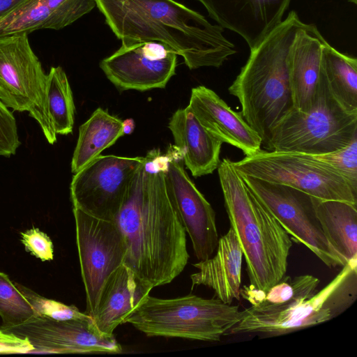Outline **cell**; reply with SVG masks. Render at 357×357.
<instances>
[{"label": "cell", "mask_w": 357, "mask_h": 357, "mask_svg": "<svg viewBox=\"0 0 357 357\" xmlns=\"http://www.w3.org/2000/svg\"><path fill=\"white\" fill-rule=\"evenodd\" d=\"M232 165L241 175L287 185L319 199L357 205V190L314 155L259 149L238 161H232Z\"/></svg>", "instance_id": "8"}, {"label": "cell", "mask_w": 357, "mask_h": 357, "mask_svg": "<svg viewBox=\"0 0 357 357\" xmlns=\"http://www.w3.org/2000/svg\"><path fill=\"white\" fill-rule=\"evenodd\" d=\"M357 298V259L347 262L323 289L283 304L256 303L242 310L226 335L275 337L327 322L344 312Z\"/></svg>", "instance_id": "5"}, {"label": "cell", "mask_w": 357, "mask_h": 357, "mask_svg": "<svg viewBox=\"0 0 357 357\" xmlns=\"http://www.w3.org/2000/svg\"><path fill=\"white\" fill-rule=\"evenodd\" d=\"M177 55L163 43L141 42L121 45L100 67L119 91L163 89L175 75Z\"/></svg>", "instance_id": "15"}, {"label": "cell", "mask_w": 357, "mask_h": 357, "mask_svg": "<svg viewBox=\"0 0 357 357\" xmlns=\"http://www.w3.org/2000/svg\"><path fill=\"white\" fill-rule=\"evenodd\" d=\"M347 1H349V2H351V3H354V4L357 3V0H347Z\"/></svg>", "instance_id": "37"}, {"label": "cell", "mask_w": 357, "mask_h": 357, "mask_svg": "<svg viewBox=\"0 0 357 357\" xmlns=\"http://www.w3.org/2000/svg\"><path fill=\"white\" fill-rule=\"evenodd\" d=\"M218 172L225 207L243 257L250 285L266 292L286 275L291 239L266 206L224 158Z\"/></svg>", "instance_id": "4"}, {"label": "cell", "mask_w": 357, "mask_h": 357, "mask_svg": "<svg viewBox=\"0 0 357 357\" xmlns=\"http://www.w3.org/2000/svg\"><path fill=\"white\" fill-rule=\"evenodd\" d=\"M199 123L213 137L241 149L245 155L259 149L262 140L245 121L213 90L198 86L192 89L187 107Z\"/></svg>", "instance_id": "17"}, {"label": "cell", "mask_w": 357, "mask_h": 357, "mask_svg": "<svg viewBox=\"0 0 357 357\" xmlns=\"http://www.w3.org/2000/svg\"><path fill=\"white\" fill-rule=\"evenodd\" d=\"M243 315L238 305L190 294L162 299L149 296L127 319L149 337L218 342Z\"/></svg>", "instance_id": "6"}, {"label": "cell", "mask_w": 357, "mask_h": 357, "mask_svg": "<svg viewBox=\"0 0 357 357\" xmlns=\"http://www.w3.org/2000/svg\"><path fill=\"white\" fill-rule=\"evenodd\" d=\"M167 153L164 178L168 197L191 240L196 258L205 260L215 251L219 240L215 211L185 172L181 152L171 144Z\"/></svg>", "instance_id": "13"}, {"label": "cell", "mask_w": 357, "mask_h": 357, "mask_svg": "<svg viewBox=\"0 0 357 357\" xmlns=\"http://www.w3.org/2000/svg\"><path fill=\"white\" fill-rule=\"evenodd\" d=\"M47 80L27 33L0 36V100L8 108L34 119L43 105Z\"/></svg>", "instance_id": "12"}, {"label": "cell", "mask_w": 357, "mask_h": 357, "mask_svg": "<svg viewBox=\"0 0 357 357\" xmlns=\"http://www.w3.org/2000/svg\"><path fill=\"white\" fill-rule=\"evenodd\" d=\"M305 25L294 10L254 48L229 87L241 105V114L265 146L272 130L294 108L289 77V54Z\"/></svg>", "instance_id": "3"}, {"label": "cell", "mask_w": 357, "mask_h": 357, "mask_svg": "<svg viewBox=\"0 0 357 357\" xmlns=\"http://www.w3.org/2000/svg\"><path fill=\"white\" fill-rule=\"evenodd\" d=\"M135 128V122L132 119H127L123 121V135H130Z\"/></svg>", "instance_id": "36"}, {"label": "cell", "mask_w": 357, "mask_h": 357, "mask_svg": "<svg viewBox=\"0 0 357 357\" xmlns=\"http://www.w3.org/2000/svg\"><path fill=\"white\" fill-rule=\"evenodd\" d=\"M317 219L333 250L347 263L357 259V205L312 197Z\"/></svg>", "instance_id": "23"}, {"label": "cell", "mask_w": 357, "mask_h": 357, "mask_svg": "<svg viewBox=\"0 0 357 357\" xmlns=\"http://www.w3.org/2000/svg\"><path fill=\"white\" fill-rule=\"evenodd\" d=\"M321 72L337 101L346 110L357 112V59L341 53L326 41Z\"/></svg>", "instance_id": "25"}, {"label": "cell", "mask_w": 357, "mask_h": 357, "mask_svg": "<svg viewBox=\"0 0 357 357\" xmlns=\"http://www.w3.org/2000/svg\"><path fill=\"white\" fill-rule=\"evenodd\" d=\"M314 155L334 169L357 190V137L342 149Z\"/></svg>", "instance_id": "31"}, {"label": "cell", "mask_w": 357, "mask_h": 357, "mask_svg": "<svg viewBox=\"0 0 357 357\" xmlns=\"http://www.w3.org/2000/svg\"><path fill=\"white\" fill-rule=\"evenodd\" d=\"M216 253L193 264L197 271L190 275L192 285L211 288L217 298L231 304L240 299L243 252L237 237L230 227L219 238Z\"/></svg>", "instance_id": "20"}, {"label": "cell", "mask_w": 357, "mask_h": 357, "mask_svg": "<svg viewBox=\"0 0 357 357\" xmlns=\"http://www.w3.org/2000/svg\"><path fill=\"white\" fill-rule=\"evenodd\" d=\"M122 45H169L190 69L220 67L236 52L224 28L174 0H95Z\"/></svg>", "instance_id": "2"}, {"label": "cell", "mask_w": 357, "mask_h": 357, "mask_svg": "<svg viewBox=\"0 0 357 357\" xmlns=\"http://www.w3.org/2000/svg\"><path fill=\"white\" fill-rule=\"evenodd\" d=\"M51 29V15L42 0H29L0 19V36Z\"/></svg>", "instance_id": "27"}, {"label": "cell", "mask_w": 357, "mask_h": 357, "mask_svg": "<svg viewBox=\"0 0 357 357\" xmlns=\"http://www.w3.org/2000/svg\"><path fill=\"white\" fill-rule=\"evenodd\" d=\"M3 331L26 339L33 347V352L114 354L122 351L114 335L98 330L92 317L57 320L37 315Z\"/></svg>", "instance_id": "14"}, {"label": "cell", "mask_w": 357, "mask_h": 357, "mask_svg": "<svg viewBox=\"0 0 357 357\" xmlns=\"http://www.w3.org/2000/svg\"><path fill=\"white\" fill-rule=\"evenodd\" d=\"M33 347L25 338L0 329V354L33 352Z\"/></svg>", "instance_id": "34"}, {"label": "cell", "mask_w": 357, "mask_h": 357, "mask_svg": "<svg viewBox=\"0 0 357 357\" xmlns=\"http://www.w3.org/2000/svg\"><path fill=\"white\" fill-rule=\"evenodd\" d=\"M21 241L26 251L42 261H51L54 257L51 239L38 228H32L21 234Z\"/></svg>", "instance_id": "33"}, {"label": "cell", "mask_w": 357, "mask_h": 357, "mask_svg": "<svg viewBox=\"0 0 357 357\" xmlns=\"http://www.w3.org/2000/svg\"><path fill=\"white\" fill-rule=\"evenodd\" d=\"M319 284V280L312 275H302L294 278L285 275L266 292L251 285H244L241 288L240 294L251 305L259 302L278 305L312 296L317 292Z\"/></svg>", "instance_id": "26"}, {"label": "cell", "mask_w": 357, "mask_h": 357, "mask_svg": "<svg viewBox=\"0 0 357 357\" xmlns=\"http://www.w3.org/2000/svg\"><path fill=\"white\" fill-rule=\"evenodd\" d=\"M75 107L67 75L61 66L52 67L47 74L43 107L34 119L50 144L57 135L72 133Z\"/></svg>", "instance_id": "22"}, {"label": "cell", "mask_w": 357, "mask_h": 357, "mask_svg": "<svg viewBox=\"0 0 357 357\" xmlns=\"http://www.w3.org/2000/svg\"><path fill=\"white\" fill-rule=\"evenodd\" d=\"M153 287L142 281L125 264L119 267L106 281L100 293L93 323L104 335H114L119 325L149 296Z\"/></svg>", "instance_id": "18"}, {"label": "cell", "mask_w": 357, "mask_h": 357, "mask_svg": "<svg viewBox=\"0 0 357 357\" xmlns=\"http://www.w3.org/2000/svg\"><path fill=\"white\" fill-rule=\"evenodd\" d=\"M29 0H0V19Z\"/></svg>", "instance_id": "35"}, {"label": "cell", "mask_w": 357, "mask_h": 357, "mask_svg": "<svg viewBox=\"0 0 357 357\" xmlns=\"http://www.w3.org/2000/svg\"><path fill=\"white\" fill-rule=\"evenodd\" d=\"M357 137V112L346 110L334 98L320 68L317 96L311 109L293 108L272 130L268 151L319 155L335 151Z\"/></svg>", "instance_id": "7"}, {"label": "cell", "mask_w": 357, "mask_h": 357, "mask_svg": "<svg viewBox=\"0 0 357 357\" xmlns=\"http://www.w3.org/2000/svg\"><path fill=\"white\" fill-rule=\"evenodd\" d=\"M326 40L313 24L298 31L289 54V77L294 108L307 112L314 104L322 48Z\"/></svg>", "instance_id": "19"}, {"label": "cell", "mask_w": 357, "mask_h": 357, "mask_svg": "<svg viewBox=\"0 0 357 357\" xmlns=\"http://www.w3.org/2000/svg\"><path fill=\"white\" fill-rule=\"evenodd\" d=\"M17 285L33 306L37 315L57 320L86 319L91 317L86 312H80L74 305H67L61 302L48 299L24 286L19 284H17Z\"/></svg>", "instance_id": "30"}, {"label": "cell", "mask_w": 357, "mask_h": 357, "mask_svg": "<svg viewBox=\"0 0 357 357\" xmlns=\"http://www.w3.org/2000/svg\"><path fill=\"white\" fill-rule=\"evenodd\" d=\"M123 135V121L107 110L97 108L79 128L71 161L72 173L82 169Z\"/></svg>", "instance_id": "24"}, {"label": "cell", "mask_w": 357, "mask_h": 357, "mask_svg": "<svg viewBox=\"0 0 357 357\" xmlns=\"http://www.w3.org/2000/svg\"><path fill=\"white\" fill-rule=\"evenodd\" d=\"M144 165L114 221L127 248L123 264L154 288L180 275L190 255L187 234L167 193L165 172H149Z\"/></svg>", "instance_id": "1"}, {"label": "cell", "mask_w": 357, "mask_h": 357, "mask_svg": "<svg viewBox=\"0 0 357 357\" xmlns=\"http://www.w3.org/2000/svg\"><path fill=\"white\" fill-rule=\"evenodd\" d=\"M20 144L15 118L0 100V155H15Z\"/></svg>", "instance_id": "32"}, {"label": "cell", "mask_w": 357, "mask_h": 357, "mask_svg": "<svg viewBox=\"0 0 357 357\" xmlns=\"http://www.w3.org/2000/svg\"><path fill=\"white\" fill-rule=\"evenodd\" d=\"M145 157L100 155L74 174L70 183L73 208L98 218L114 221Z\"/></svg>", "instance_id": "10"}, {"label": "cell", "mask_w": 357, "mask_h": 357, "mask_svg": "<svg viewBox=\"0 0 357 357\" xmlns=\"http://www.w3.org/2000/svg\"><path fill=\"white\" fill-rule=\"evenodd\" d=\"M51 15V29H61L89 13L95 0H42Z\"/></svg>", "instance_id": "29"}, {"label": "cell", "mask_w": 357, "mask_h": 357, "mask_svg": "<svg viewBox=\"0 0 357 357\" xmlns=\"http://www.w3.org/2000/svg\"><path fill=\"white\" fill-rule=\"evenodd\" d=\"M241 176L291 240L305 245L329 268L347 264L328 242L316 215L312 196L287 185Z\"/></svg>", "instance_id": "9"}, {"label": "cell", "mask_w": 357, "mask_h": 357, "mask_svg": "<svg viewBox=\"0 0 357 357\" xmlns=\"http://www.w3.org/2000/svg\"><path fill=\"white\" fill-rule=\"evenodd\" d=\"M168 128L183 163L194 177L212 174L218 169L222 142L211 135L187 107L172 114Z\"/></svg>", "instance_id": "21"}, {"label": "cell", "mask_w": 357, "mask_h": 357, "mask_svg": "<svg viewBox=\"0 0 357 357\" xmlns=\"http://www.w3.org/2000/svg\"><path fill=\"white\" fill-rule=\"evenodd\" d=\"M86 313L94 314L109 277L124 264L127 248L115 221L91 216L73 208Z\"/></svg>", "instance_id": "11"}, {"label": "cell", "mask_w": 357, "mask_h": 357, "mask_svg": "<svg viewBox=\"0 0 357 357\" xmlns=\"http://www.w3.org/2000/svg\"><path fill=\"white\" fill-rule=\"evenodd\" d=\"M222 28L240 35L250 50L282 21L291 0H197Z\"/></svg>", "instance_id": "16"}, {"label": "cell", "mask_w": 357, "mask_h": 357, "mask_svg": "<svg viewBox=\"0 0 357 357\" xmlns=\"http://www.w3.org/2000/svg\"><path fill=\"white\" fill-rule=\"evenodd\" d=\"M37 316L24 293L4 273L0 272V317L4 330L21 325Z\"/></svg>", "instance_id": "28"}]
</instances>
